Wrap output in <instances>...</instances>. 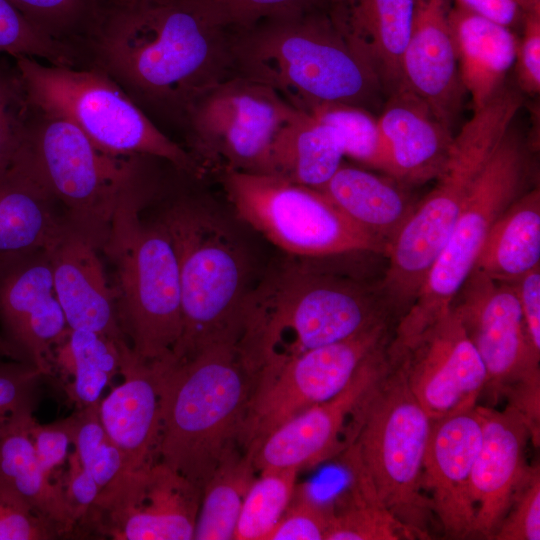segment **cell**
I'll return each instance as SVG.
<instances>
[{
    "mask_svg": "<svg viewBox=\"0 0 540 540\" xmlns=\"http://www.w3.org/2000/svg\"><path fill=\"white\" fill-rule=\"evenodd\" d=\"M91 32L96 67L136 103L181 117L232 75V31L202 0H105Z\"/></svg>",
    "mask_w": 540,
    "mask_h": 540,
    "instance_id": "cell-1",
    "label": "cell"
},
{
    "mask_svg": "<svg viewBox=\"0 0 540 540\" xmlns=\"http://www.w3.org/2000/svg\"><path fill=\"white\" fill-rule=\"evenodd\" d=\"M232 75L263 84L296 109L325 103L370 111L386 92L373 63L343 34L327 8L263 20L232 31Z\"/></svg>",
    "mask_w": 540,
    "mask_h": 540,
    "instance_id": "cell-2",
    "label": "cell"
},
{
    "mask_svg": "<svg viewBox=\"0 0 540 540\" xmlns=\"http://www.w3.org/2000/svg\"><path fill=\"white\" fill-rule=\"evenodd\" d=\"M391 312L379 284L292 261L246 294L239 351L260 372L388 321Z\"/></svg>",
    "mask_w": 540,
    "mask_h": 540,
    "instance_id": "cell-3",
    "label": "cell"
},
{
    "mask_svg": "<svg viewBox=\"0 0 540 540\" xmlns=\"http://www.w3.org/2000/svg\"><path fill=\"white\" fill-rule=\"evenodd\" d=\"M159 371L157 461L201 490L239 434L259 372L237 346H207L182 360L155 362Z\"/></svg>",
    "mask_w": 540,
    "mask_h": 540,
    "instance_id": "cell-4",
    "label": "cell"
},
{
    "mask_svg": "<svg viewBox=\"0 0 540 540\" xmlns=\"http://www.w3.org/2000/svg\"><path fill=\"white\" fill-rule=\"evenodd\" d=\"M152 159L107 152L69 121L26 105L12 161L45 187L68 223L101 251L119 204L154 179Z\"/></svg>",
    "mask_w": 540,
    "mask_h": 540,
    "instance_id": "cell-5",
    "label": "cell"
},
{
    "mask_svg": "<svg viewBox=\"0 0 540 540\" xmlns=\"http://www.w3.org/2000/svg\"><path fill=\"white\" fill-rule=\"evenodd\" d=\"M432 420L391 363L352 413L341 462L364 474L388 510L415 535L431 539L433 512L423 490V462Z\"/></svg>",
    "mask_w": 540,
    "mask_h": 540,
    "instance_id": "cell-6",
    "label": "cell"
},
{
    "mask_svg": "<svg viewBox=\"0 0 540 540\" xmlns=\"http://www.w3.org/2000/svg\"><path fill=\"white\" fill-rule=\"evenodd\" d=\"M170 198L155 215L172 241L180 277L182 332L170 358L182 360L215 344L239 347L248 293L245 256L203 202L186 194Z\"/></svg>",
    "mask_w": 540,
    "mask_h": 540,
    "instance_id": "cell-7",
    "label": "cell"
},
{
    "mask_svg": "<svg viewBox=\"0 0 540 540\" xmlns=\"http://www.w3.org/2000/svg\"><path fill=\"white\" fill-rule=\"evenodd\" d=\"M156 181L118 206L100 253L112 268L120 328L134 355L145 362L169 357L182 332L179 268L172 241L143 204Z\"/></svg>",
    "mask_w": 540,
    "mask_h": 540,
    "instance_id": "cell-8",
    "label": "cell"
},
{
    "mask_svg": "<svg viewBox=\"0 0 540 540\" xmlns=\"http://www.w3.org/2000/svg\"><path fill=\"white\" fill-rule=\"evenodd\" d=\"M15 63L29 108L69 121L107 152L149 156L188 176L202 174L193 155L167 137L100 68L77 69L23 56Z\"/></svg>",
    "mask_w": 540,
    "mask_h": 540,
    "instance_id": "cell-9",
    "label": "cell"
},
{
    "mask_svg": "<svg viewBox=\"0 0 540 540\" xmlns=\"http://www.w3.org/2000/svg\"><path fill=\"white\" fill-rule=\"evenodd\" d=\"M526 172L524 146L511 126L476 178L416 298L400 317L388 344L392 360L399 359L449 309L474 269L493 223L524 193Z\"/></svg>",
    "mask_w": 540,
    "mask_h": 540,
    "instance_id": "cell-10",
    "label": "cell"
},
{
    "mask_svg": "<svg viewBox=\"0 0 540 540\" xmlns=\"http://www.w3.org/2000/svg\"><path fill=\"white\" fill-rule=\"evenodd\" d=\"M450 308L478 352L487 374L484 391L507 400L540 443V351L528 334L515 287L473 269Z\"/></svg>",
    "mask_w": 540,
    "mask_h": 540,
    "instance_id": "cell-11",
    "label": "cell"
},
{
    "mask_svg": "<svg viewBox=\"0 0 540 540\" xmlns=\"http://www.w3.org/2000/svg\"><path fill=\"white\" fill-rule=\"evenodd\" d=\"M224 185L237 216L293 256L386 254L322 192L272 175L227 170Z\"/></svg>",
    "mask_w": 540,
    "mask_h": 540,
    "instance_id": "cell-12",
    "label": "cell"
},
{
    "mask_svg": "<svg viewBox=\"0 0 540 540\" xmlns=\"http://www.w3.org/2000/svg\"><path fill=\"white\" fill-rule=\"evenodd\" d=\"M300 111L273 89L231 75L193 100L182 118L199 157L225 171L265 174L275 138Z\"/></svg>",
    "mask_w": 540,
    "mask_h": 540,
    "instance_id": "cell-13",
    "label": "cell"
},
{
    "mask_svg": "<svg viewBox=\"0 0 540 540\" xmlns=\"http://www.w3.org/2000/svg\"><path fill=\"white\" fill-rule=\"evenodd\" d=\"M388 340L389 320L347 339L264 366L249 401L239 447L250 454L275 428L334 397L364 359Z\"/></svg>",
    "mask_w": 540,
    "mask_h": 540,
    "instance_id": "cell-14",
    "label": "cell"
},
{
    "mask_svg": "<svg viewBox=\"0 0 540 540\" xmlns=\"http://www.w3.org/2000/svg\"><path fill=\"white\" fill-rule=\"evenodd\" d=\"M202 490L156 461L103 488L75 536L114 540H192Z\"/></svg>",
    "mask_w": 540,
    "mask_h": 540,
    "instance_id": "cell-15",
    "label": "cell"
},
{
    "mask_svg": "<svg viewBox=\"0 0 540 540\" xmlns=\"http://www.w3.org/2000/svg\"><path fill=\"white\" fill-rule=\"evenodd\" d=\"M393 363L432 421L473 409L486 386L484 364L450 307Z\"/></svg>",
    "mask_w": 540,
    "mask_h": 540,
    "instance_id": "cell-16",
    "label": "cell"
},
{
    "mask_svg": "<svg viewBox=\"0 0 540 540\" xmlns=\"http://www.w3.org/2000/svg\"><path fill=\"white\" fill-rule=\"evenodd\" d=\"M388 344L386 341L375 348L334 397L307 408L266 435L249 454L257 472L300 471L340 454L352 413L391 366Z\"/></svg>",
    "mask_w": 540,
    "mask_h": 540,
    "instance_id": "cell-17",
    "label": "cell"
},
{
    "mask_svg": "<svg viewBox=\"0 0 540 540\" xmlns=\"http://www.w3.org/2000/svg\"><path fill=\"white\" fill-rule=\"evenodd\" d=\"M0 330L45 376L68 326L57 299L48 248L0 255Z\"/></svg>",
    "mask_w": 540,
    "mask_h": 540,
    "instance_id": "cell-18",
    "label": "cell"
},
{
    "mask_svg": "<svg viewBox=\"0 0 540 540\" xmlns=\"http://www.w3.org/2000/svg\"><path fill=\"white\" fill-rule=\"evenodd\" d=\"M481 438L482 417L477 405L431 424L422 486L429 493L433 515L448 538L474 537L476 509L470 480Z\"/></svg>",
    "mask_w": 540,
    "mask_h": 540,
    "instance_id": "cell-19",
    "label": "cell"
},
{
    "mask_svg": "<svg viewBox=\"0 0 540 540\" xmlns=\"http://www.w3.org/2000/svg\"><path fill=\"white\" fill-rule=\"evenodd\" d=\"M477 409L482 438L470 480L476 509L474 536L492 540L530 468L525 452L531 435L523 417L510 405L502 411L479 405Z\"/></svg>",
    "mask_w": 540,
    "mask_h": 540,
    "instance_id": "cell-20",
    "label": "cell"
},
{
    "mask_svg": "<svg viewBox=\"0 0 540 540\" xmlns=\"http://www.w3.org/2000/svg\"><path fill=\"white\" fill-rule=\"evenodd\" d=\"M447 0H415L410 36L401 59L402 85L452 128L466 93L448 21Z\"/></svg>",
    "mask_w": 540,
    "mask_h": 540,
    "instance_id": "cell-21",
    "label": "cell"
},
{
    "mask_svg": "<svg viewBox=\"0 0 540 540\" xmlns=\"http://www.w3.org/2000/svg\"><path fill=\"white\" fill-rule=\"evenodd\" d=\"M48 250L54 289L67 326L128 343L118 322L116 295L100 250L69 223Z\"/></svg>",
    "mask_w": 540,
    "mask_h": 540,
    "instance_id": "cell-22",
    "label": "cell"
},
{
    "mask_svg": "<svg viewBox=\"0 0 540 540\" xmlns=\"http://www.w3.org/2000/svg\"><path fill=\"white\" fill-rule=\"evenodd\" d=\"M123 382L99 402L101 423L122 453L128 471L157 461L160 437L159 371L155 362L137 358L131 348L123 352Z\"/></svg>",
    "mask_w": 540,
    "mask_h": 540,
    "instance_id": "cell-23",
    "label": "cell"
},
{
    "mask_svg": "<svg viewBox=\"0 0 540 540\" xmlns=\"http://www.w3.org/2000/svg\"><path fill=\"white\" fill-rule=\"evenodd\" d=\"M377 118L390 156V176L406 184L437 179L453 140L451 128L403 85L389 94Z\"/></svg>",
    "mask_w": 540,
    "mask_h": 540,
    "instance_id": "cell-24",
    "label": "cell"
},
{
    "mask_svg": "<svg viewBox=\"0 0 540 540\" xmlns=\"http://www.w3.org/2000/svg\"><path fill=\"white\" fill-rule=\"evenodd\" d=\"M327 10L343 34L373 63L388 95L400 87L401 59L415 0H330Z\"/></svg>",
    "mask_w": 540,
    "mask_h": 540,
    "instance_id": "cell-25",
    "label": "cell"
},
{
    "mask_svg": "<svg viewBox=\"0 0 540 540\" xmlns=\"http://www.w3.org/2000/svg\"><path fill=\"white\" fill-rule=\"evenodd\" d=\"M448 21L462 84L474 109L479 108L503 88L518 39L511 29L458 6L449 8Z\"/></svg>",
    "mask_w": 540,
    "mask_h": 540,
    "instance_id": "cell-26",
    "label": "cell"
},
{
    "mask_svg": "<svg viewBox=\"0 0 540 540\" xmlns=\"http://www.w3.org/2000/svg\"><path fill=\"white\" fill-rule=\"evenodd\" d=\"M68 224L60 206L24 167L0 168V255L49 248Z\"/></svg>",
    "mask_w": 540,
    "mask_h": 540,
    "instance_id": "cell-27",
    "label": "cell"
},
{
    "mask_svg": "<svg viewBox=\"0 0 540 540\" xmlns=\"http://www.w3.org/2000/svg\"><path fill=\"white\" fill-rule=\"evenodd\" d=\"M393 180L341 165L317 190L354 224L380 241L387 254L415 208L400 182Z\"/></svg>",
    "mask_w": 540,
    "mask_h": 540,
    "instance_id": "cell-28",
    "label": "cell"
},
{
    "mask_svg": "<svg viewBox=\"0 0 540 540\" xmlns=\"http://www.w3.org/2000/svg\"><path fill=\"white\" fill-rule=\"evenodd\" d=\"M27 415L0 436V484L30 511L53 523L63 537L75 536L77 520L60 482H53L40 464L29 433Z\"/></svg>",
    "mask_w": 540,
    "mask_h": 540,
    "instance_id": "cell-29",
    "label": "cell"
},
{
    "mask_svg": "<svg viewBox=\"0 0 540 540\" xmlns=\"http://www.w3.org/2000/svg\"><path fill=\"white\" fill-rule=\"evenodd\" d=\"M540 266V190L524 192L493 223L474 269L514 283Z\"/></svg>",
    "mask_w": 540,
    "mask_h": 540,
    "instance_id": "cell-30",
    "label": "cell"
},
{
    "mask_svg": "<svg viewBox=\"0 0 540 540\" xmlns=\"http://www.w3.org/2000/svg\"><path fill=\"white\" fill-rule=\"evenodd\" d=\"M343 157L329 127L300 111L275 138L265 174L318 189L342 165Z\"/></svg>",
    "mask_w": 540,
    "mask_h": 540,
    "instance_id": "cell-31",
    "label": "cell"
},
{
    "mask_svg": "<svg viewBox=\"0 0 540 540\" xmlns=\"http://www.w3.org/2000/svg\"><path fill=\"white\" fill-rule=\"evenodd\" d=\"M128 343H117L98 333L70 329L53 348L52 365L66 384V393L82 409L99 402L103 390L120 374Z\"/></svg>",
    "mask_w": 540,
    "mask_h": 540,
    "instance_id": "cell-32",
    "label": "cell"
},
{
    "mask_svg": "<svg viewBox=\"0 0 540 540\" xmlns=\"http://www.w3.org/2000/svg\"><path fill=\"white\" fill-rule=\"evenodd\" d=\"M251 456L228 450L202 488L195 540H233L245 495L256 477Z\"/></svg>",
    "mask_w": 540,
    "mask_h": 540,
    "instance_id": "cell-33",
    "label": "cell"
},
{
    "mask_svg": "<svg viewBox=\"0 0 540 540\" xmlns=\"http://www.w3.org/2000/svg\"><path fill=\"white\" fill-rule=\"evenodd\" d=\"M348 492L333 514L326 540H413L414 533L384 505L367 477L347 469Z\"/></svg>",
    "mask_w": 540,
    "mask_h": 540,
    "instance_id": "cell-34",
    "label": "cell"
},
{
    "mask_svg": "<svg viewBox=\"0 0 540 540\" xmlns=\"http://www.w3.org/2000/svg\"><path fill=\"white\" fill-rule=\"evenodd\" d=\"M309 113L329 127L344 156L390 176L391 163L378 118L362 107L325 103Z\"/></svg>",
    "mask_w": 540,
    "mask_h": 540,
    "instance_id": "cell-35",
    "label": "cell"
},
{
    "mask_svg": "<svg viewBox=\"0 0 540 540\" xmlns=\"http://www.w3.org/2000/svg\"><path fill=\"white\" fill-rule=\"evenodd\" d=\"M298 472L268 469L256 475L243 500L233 540H268L294 495Z\"/></svg>",
    "mask_w": 540,
    "mask_h": 540,
    "instance_id": "cell-36",
    "label": "cell"
},
{
    "mask_svg": "<svg viewBox=\"0 0 540 540\" xmlns=\"http://www.w3.org/2000/svg\"><path fill=\"white\" fill-rule=\"evenodd\" d=\"M99 402L77 409L69 418L74 450L101 491L130 471L101 423Z\"/></svg>",
    "mask_w": 540,
    "mask_h": 540,
    "instance_id": "cell-37",
    "label": "cell"
},
{
    "mask_svg": "<svg viewBox=\"0 0 540 540\" xmlns=\"http://www.w3.org/2000/svg\"><path fill=\"white\" fill-rule=\"evenodd\" d=\"M75 66L74 51L30 23L8 0H0V54Z\"/></svg>",
    "mask_w": 540,
    "mask_h": 540,
    "instance_id": "cell-38",
    "label": "cell"
},
{
    "mask_svg": "<svg viewBox=\"0 0 540 540\" xmlns=\"http://www.w3.org/2000/svg\"><path fill=\"white\" fill-rule=\"evenodd\" d=\"M30 23L55 40L92 30L105 0H8Z\"/></svg>",
    "mask_w": 540,
    "mask_h": 540,
    "instance_id": "cell-39",
    "label": "cell"
},
{
    "mask_svg": "<svg viewBox=\"0 0 540 540\" xmlns=\"http://www.w3.org/2000/svg\"><path fill=\"white\" fill-rule=\"evenodd\" d=\"M45 375L34 365L0 356V436L36 410Z\"/></svg>",
    "mask_w": 540,
    "mask_h": 540,
    "instance_id": "cell-40",
    "label": "cell"
},
{
    "mask_svg": "<svg viewBox=\"0 0 540 540\" xmlns=\"http://www.w3.org/2000/svg\"><path fill=\"white\" fill-rule=\"evenodd\" d=\"M333 505L315 499L306 486L294 495L268 540H326Z\"/></svg>",
    "mask_w": 540,
    "mask_h": 540,
    "instance_id": "cell-41",
    "label": "cell"
},
{
    "mask_svg": "<svg viewBox=\"0 0 540 540\" xmlns=\"http://www.w3.org/2000/svg\"><path fill=\"white\" fill-rule=\"evenodd\" d=\"M231 31L266 19L327 8L330 0H202Z\"/></svg>",
    "mask_w": 540,
    "mask_h": 540,
    "instance_id": "cell-42",
    "label": "cell"
},
{
    "mask_svg": "<svg viewBox=\"0 0 540 540\" xmlns=\"http://www.w3.org/2000/svg\"><path fill=\"white\" fill-rule=\"evenodd\" d=\"M540 539V468L530 466L492 540Z\"/></svg>",
    "mask_w": 540,
    "mask_h": 540,
    "instance_id": "cell-43",
    "label": "cell"
},
{
    "mask_svg": "<svg viewBox=\"0 0 540 540\" xmlns=\"http://www.w3.org/2000/svg\"><path fill=\"white\" fill-rule=\"evenodd\" d=\"M51 522L30 511L0 484V540H51L62 538Z\"/></svg>",
    "mask_w": 540,
    "mask_h": 540,
    "instance_id": "cell-44",
    "label": "cell"
},
{
    "mask_svg": "<svg viewBox=\"0 0 540 540\" xmlns=\"http://www.w3.org/2000/svg\"><path fill=\"white\" fill-rule=\"evenodd\" d=\"M25 107L17 76H8L0 69V168L9 166L17 151Z\"/></svg>",
    "mask_w": 540,
    "mask_h": 540,
    "instance_id": "cell-45",
    "label": "cell"
},
{
    "mask_svg": "<svg viewBox=\"0 0 540 540\" xmlns=\"http://www.w3.org/2000/svg\"><path fill=\"white\" fill-rule=\"evenodd\" d=\"M29 433L40 464L53 477L57 469L67 461L68 449L72 445L70 418L46 425L33 418L29 424Z\"/></svg>",
    "mask_w": 540,
    "mask_h": 540,
    "instance_id": "cell-46",
    "label": "cell"
},
{
    "mask_svg": "<svg viewBox=\"0 0 540 540\" xmlns=\"http://www.w3.org/2000/svg\"><path fill=\"white\" fill-rule=\"evenodd\" d=\"M522 38L516 54L517 82L522 91H540V8L528 12L522 23Z\"/></svg>",
    "mask_w": 540,
    "mask_h": 540,
    "instance_id": "cell-47",
    "label": "cell"
},
{
    "mask_svg": "<svg viewBox=\"0 0 540 540\" xmlns=\"http://www.w3.org/2000/svg\"><path fill=\"white\" fill-rule=\"evenodd\" d=\"M67 461L68 469L64 478L60 480V485L78 523L97 498L100 488L82 466L75 450L68 455Z\"/></svg>",
    "mask_w": 540,
    "mask_h": 540,
    "instance_id": "cell-48",
    "label": "cell"
},
{
    "mask_svg": "<svg viewBox=\"0 0 540 540\" xmlns=\"http://www.w3.org/2000/svg\"><path fill=\"white\" fill-rule=\"evenodd\" d=\"M469 12L512 30L521 25L526 14L540 8V0H455Z\"/></svg>",
    "mask_w": 540,
    "mask_h": 540,
    "instance_id": "cell-49",
    "label": "cell"
},
{
    "mask_svg": "<svg viewBox=\"0 0 540 540\" xmlns=\"http://www.w3.org/2000/svg\"><path fill=\"white\" fill-rule=\"evenodd\" d=\"M511 284L515 287L531 341L540 351V266Z\"/></svg>",
    "mask_w": 540,
    "mask_h": 540,
    "instance_id": "cell-50",
    "label": "cell"
},
{
    "mask_svg": "<svg viewBox=\"0 0 540 540\" xmlns=\"http://www.w3.org/2000/svg\"><path fill=\"white\" fill-rule=\"evenodd\" d=\"M0 356L9 358L12 360L28 362L25 356L14 345L8 342L1 334H0Z\"/></svg>",
    "mask_w": 540,
    "mask_h": 540,
    "instance_id": "cell-51",
    "label": "cell"
}]
</instances>
